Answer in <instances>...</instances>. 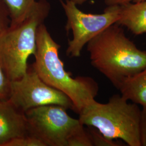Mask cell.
Listing matches in <instances>:
<instances>
[{"label": "cell", "mask_w": 146, "mask_h": 146, "mask_svg": "<svg viewBox=\"0 0 146 146\" xmlns=\"http://www.w3.org/2000/svg\"><path fill=\"white\" fill-rule=\"evenodd\" d=\"M73 3H74L76 5H82L84 2H86L87 0H70Z\"/></svg>", "instance_id": "obj_19"}, {"label": "cell", "mask_w": 146, "mask_h": 146, "mask_svg": "<svg viewBox=\"0 0 146 146\" xmlns=\"http://www.w3.org/2000/svg\"><path fill=\"white\" fill-rule=\"evenodd\" d=\"M9 11L10 26L16 25L23 20L37 0H3Z\"/></svg>", "instance_id": "obj_11"}, {"label": "cell", "mask_w": 146, "mask_h": 146, "mask_svg": "<svg viewBox=\"0 0 146 146\" xmlns=\"http://www.w3.org/2000/svg\"><path fill=\"white\" fill-rule=\"evenodd\" d=\"M145 0H105V2L107 5H121L131 2H137Z\"/></svg>", "instance_id": "obj_18"}, {"label": "cell", "mask_w": 146, "mask_h": 146, "mask_svg": "<svg viewBox=\"0 0 146 146\" xmlns=\"http://www.w3.org/2000/svg\"><path fill=\"white\" fill-rule=\"evenodd\" d=\"M60 2L67 17L66 29L73 34L66 50L71 58H79L84 47L92 39L119 19L120 5H108L103 13L93 14L80 10L70 0Z\"/></svg>", "instance_id": "obj_5"}, {"label": "cell", "mask_w": 146, "mask_h": 146, "mask_svg": "<svg viewBox=\"0 0 146 146\" xmlns=\"http://www.w3.org/2000/svg\"><path fill=\"white\" fill-rule=\"evenodd\" d=\"M50 11L47 0H37L23 21L0 33V64L11 81L28 72V58L36 51L38 27Z\"/></svg>", "instance_id": "obj_3"}, {"label": "cell", "mask_w": 146, "mask_h": 146, "mask_svg": "<svg viewBox=\"0 0 146 146\" xmlns=\"http://www.w3.org/2000/svg\"><path fill=\"white\" fill-rule=\"evenodd\" d=\"M117 89L126 99L146 108V67L125 79Z\"/></svg>", "instance_id": "obj_10"}, {"label": "cell", "mask_w": 146, "mask_h": 146, "mask_svg": "<svg viewBox=\"0 0 146 146\" xmlns=\"http://www.w3.org/2000/svg\"><path fill=\"white\" fill-rule=\"evenodd\" d=\"M140 106L115 94L106 104L95 101L79 114L84 126L97 129L110 140H121L129 146H141Z\"/></svg>", "instance_id": "obj_4"}, {"label": "cell", "mask_w": 146, "mask_h": 146, "mask_svg": "<svg viewBox=\"0 0 146 146\" xmlns=\"http://www.w3.org/2000/svg\"><path fill=\"white\" fill-rule=\"evenodd\" d=\"M28 135L25 113L9 99L0 100V146L16 137Z\"/></svg>", "instance_id": "obj_8"}, {"label": "cell", "mask_w": 146, "mask_h": 146, "mask_svg": "<svg viewBox=\"0 0 146 146\" xmlns=\"http://www.w3.org/2000/svg\"><path fill=\"white\" fill-rule=\"evenodd\" d=\"M66 110L58 105H47L27 110L25 113L28 135L36 137L46 146H67L70 136L84 125Z\"/></svg>", "instance_id": "obj_6"}, {"label": "cell", "mask_w": 146, "mask_h": 146, "mask_svg": "<svg viewBox=\"0 0 146 146\" xmlns=\"http://www.w3.org/2000/svg\"><path fill=\"white\" fill-rule=\"evenodd\" d=\"M10 86L11 81L0 64V100L9 99Z\"/></svg>", "instance_id": "obj_15"}, {"label": "cell", "mask_w": 146, "mask_h": 146, "mask_svg": "<svg viewBox=\"0 0 146 146\" xmlns=\"http://www.w3.org/2000/svg\"><path fill=\"white\" fill-rule=\"evenodd\" d=\"M88 127L89 133L90 135L93 146H120V143L114 140H110L102 135L99 131L92 127Z\"/></svg>", "instance_id": "obj_13"}, {"label": "cell", "mask_w": 146, "mask_h": 146, "mask_svg": "<svg viewBox=\"0 0 146 146\" xmlns=\"http://www.w3.org/2000/svg\"><path fill=\"white\" fill-rule=\"evenodd\" d=\"M4 146H46L42 141L30 135L16 137L7 142Z\"/></svg>", "instance_id": "obj_14"}, {"label": "cell", "mask_w": 146, "mask_h": 146, "mask_svg": "<svg viewBox=\"0 0 146 146\" xmlns=\"http://www.w3.org/2000/svg\"><path fill=\"white\" fill-rule=\"evenodd\" d=\"M11 24L9 11L3 0H0V33L5 31Z\"/></svg>", "instance_id": "obj_16"}, {"label": "cell", "mask_w": 146, "mask_h": 146, "mask_svg": "<svg viewBox=\"0 0 146 146\" xmlns=\"http://www.w3.org/2000/svg\"><path fill=\"white\" fill-rule=\"evenodd\" d=\"M140 137L141 146H146V108L144 107L141 109Z\"/></svg>", "instance_id": "obj_17"}, {"label": "cell", "mask_w": 146, "mask_h": 146, "mask_svg": "<svg viewBox=\"0 0 146 146\" xmlns=\"http://www.w3.org/2000/svg\"><path fill=\"white\" fill-rule=\"evenodd\" d=\"M8 99L24 113L47 105H58L75 111L71 100L44 82L33 69L21 78L11 81Z\"/></svg>", "instance_id": "obj_7"}, {"label": "cell", "mask_w": 146, "mask_h": 146, "mask_svg": "<svg viewBox=\"0 0 146 146\" xmlns=\"http://www.w3.org/2000/svg\"><path fill=\"white\" fill-rule=\"evenodd\" d=\"M60 45L52 38L42 23L37 31L35 62L33 69L48 85L66 94L72 101L75 111L80 114L96 100L99 87L93 78L87 76L73 78L65 70L59 56Z\"/></svg>", "instance_id": "obj_1"}, {"label": "cell", "mask_w": 146, "mask_h": 146, "mask_svg": "<svg viewBox=\"0 0 146 146\" xmlns=\"http://www.w3.org/2000/svg\"><path fill=\"white\" fill-rule=\"evenodd\" d=\"M67 146H93L88 131L82 126L69 139Z\"/></svg>", "instance_id": "obj_12"}, {"label": "cell", "mask_w": 146, "mask_h": 146, "mask_svg": "<svg viewBox=\"0 0 146 146\" xmlns=\"http://www.w3.org/2000/svg\"><path fill=\"white\" fill-rule=\"evenodd\" d=\"M120 6V17L116 23L125 27L135 35L146 33V0Z\"/></svg>", "instance_id": "obj_9"}, {"label": "cell", "mask_w": 146, "mask_h": 146, "mask_svg": "<svg viewBox=\"0 0 146 146\" xmlns=\"http://www.w3.org/2000/svg\"><path fill=\"white\" fill-rule=\"evenodd\" d=\"M92 65L117 89L123 81L146 67V51L140 49L115 23L87 44Z\"/></svg>", "instance_id": "obj_2"}]
</instances>
